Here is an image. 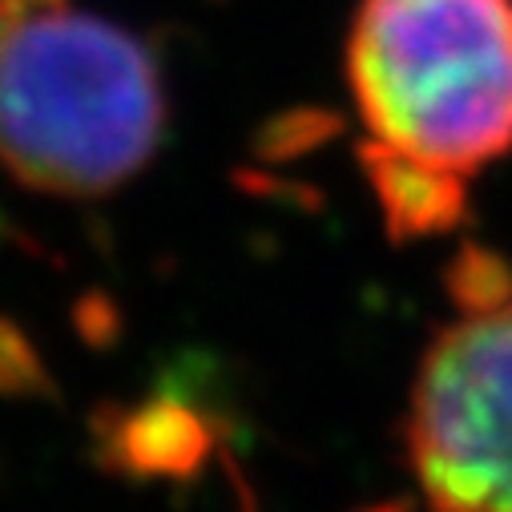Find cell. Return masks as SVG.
<instances>
[{
    "mask_svg": "<svg viewBox=\"0 0 512 512\" xmlns=\"http://www.w3.org/2000/svg\"><path fill=\"white\" fill-rule=\"evenodd\" d=\"M347 81L367 146L472 178L512 150V0H363Z\"/></svg>",
    "mask_w": 512,
    "mask_h": 512,
    "instance_id": "cell-2",
    "label": "cell"
},
{
    "mask_svg": "<svg viewBox=\"0 0 512 512\" xmlns=\"http://www.w3.org/2000/svg\"><path fill=\"white\" fill-rule=\"evenodd\" d=\"M363 170L396 238H424L456 226L468 210L464 178L363 146Z\"/></svg>",
    "mask_w": 512,
    "mask_h": 512,
    "instance_id": "cell-4",
    "label": "cell"
},
{
    "mask_svg": "<svg viewBox=\"0 0 512 512\" xmlns=\"http://www.w3.org/2000/svg\"><path fill=\"white\" fill-rule=\"evenodd\" d=\"M408 464L432 512H512V291L464 307L424 351Z\"/></svg>",
    "mask_w": 512,
    "mask_h": 512,
    "instance_id": "cell-3",
    "label": "cell"
},
{
    "mask_svg": "<svg viewBox=\"0 0 512 512\" xmlns=\"http://www.w3.org/2000/svg\"><path fill=\"white\" fill-rule=\"evenodd\" d=\"M166 130L146 41L69 0H0V166L17 182L97 198L130 182Z\"/></svg>",
    "mask_w": 512,
    "mask_h": 512,
    "instance_id": "cell-1",
    "label": "cell"
}]
</instances>
